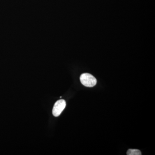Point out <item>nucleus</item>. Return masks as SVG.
<instances>
[{"instance_id": "2", "label": "nucleus", "mask_w": 155, "mask_h": 155, "mask_svg": "<svg viewBox=\"0 0 155 155\" xmlns=\"http://www.w3.org/2000/svg\"><path fill=\"white\" fill-rule=\"evenodd\" d=\"M66 106V102L65 100L61 99L57 101L53 107V115L55 117H58L61 115Z\"/></svg>"}, {"instance_id": "1", "label": "nucleus", "mask_w": 155, "mask_h": 155, "mask_svg": "<svg viewBox=\"0 0 155 155\" xmlns=\"http://www.w3.org/2000/svg\"><path fill=\"white\" fill-rule=\"evenodd\" d=\"M81 82L87 87H93L96 84V78L89 73H83L80 76Z\"/></svg>"}, {"instance_id": "3", "label": "nucleus", "mask_w": 155, "mask_h": 155, "mask_svg": "<svg viewBox=\"0 0 155 155\" xmlns=\"http://www.w3.org/2000/svg\"><path fill=\"white\" fill-rule=\"evenodd\" d=\"M127 155H141V153L140 150L137 149H129L127 152Z\"/></svg>"}]
</instances>
